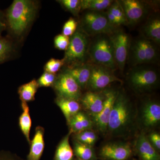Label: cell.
<instances>
[{
	"instance_id": "obj_29",
	"label": "cell",
	"mask_w": 160,
	"mask_h": 160,
	"mask_svg": "<svg viewBox=\"0 0 160 160\" xmlns=\"http://www.w3.org/2000/svg\"><path fill=\"white\" fill-rule=\"evenodd\" d=\"M131 49L132 62L134 65L147 63L146 53L138 40L132 45Z\"/></svg>"
},
{
	"instance_id": "obj_6",
	"label": "cell",
	"mask_w": 160,
	"mask_h": 160,
	"mask_svg": "<svg viewBox=\"0 0 160 160\" xmlns=\"http://www.w3.org/2000/svg\"><path fill=\"white\" fill-rule=\"evenodd\" d=\"M129 83L139 92L150 90L156 85L158 76L156 72L148 68H137L129 73Z\"/></svg>"
},
{
	"instance_id": "obj_26",
	"label": "cell",
	"mask_w": 160,
	"mask_h": 160,
	"mask_svg": "<svg viewBox=\"0 0 160 160\" xmlns=\"http://www.w3.org/2000/svg\"><path fill=\"white\" fill-rule=\"evenodd\" d=\"M14 52V45L9 38L0 36V64L11 58Z\"/></svg>"
},
{
	"instance_id": "obj_25",
	"label": "cell",
	"mask_w": 160,
	"mask_h": 160,
	"mask_svg": "<svg viewBox=\"0 0 160 160\" xmlns=\"http://www.w3.org/2000/svg\"><path fill=\"white\" fill-rule=\"evenodd\" d=\"M113 2L111 0H81V10L101 12L108 9Z\"/></svg>"
},
{
	"instance_id": "obj_2",
	"label": "cell",
	"mask_w": 160,
	"mask_h": 160,
	"mask_svg": "<svg viewBox=\"0 0 160 160\" xmlns=\"http://www.w3.org/2000/svg\"><path fill=\"white\" fill-rule=\"evenodd\" d=\"M134 116L129 99L123 92H118L109 116L107 131L116 136L126 135L131 130Z\"/></svg>"
},
{
	"instance_id": "obj_33",
	"label": "cell",
	"mask_w": 160,
	"mask_h": 160,
	"mask_svg": "<svg viewBox=\"0 0 160 160\" xmlns=\"http://www.w3.org/2000/svg\"><path fill=\"white\" fill-rule=\"evenodd\" d=\"M56 78V74L45 72L37 81L39 87H52Z\"/></svg>"
},
{
	"instance_id": "obj_24",
	"label": "cell",
	"mask_w": 160,
	"mask_h": 160,
	"mask_svg": "<svg viewBox=\"0 0 160 160\" xmlns=\"http://www.w3.org/2000/svg\"><path fill=\"white\" fill-rule=\"evenodd\" d=\"M23 112L20 116L19 119V125L21 131L26 137L27 142L30 144V131L32 125V121L29 114V109L27 103L22 102Z\"/></svg>"
},
{
	"instance_id": "obj_28",
	"label": "cell",
	"mask_w": 160,
	"mask_h": 160,
	"mask_svg": "<svg viewBox=\"0 0 160 160\" xmlns=\"http://www.w3.org/2000/svg\"><path fill=\"white\" fill-rule=\"evenodd\" d=\"M74 138L76 141L80 143L93 147L97 141L98 137L94 131L89 129L75 133Z\"/></svg>"
},
{
	"instance_id": "obj_36",
	"label": "cell",
	"mask_w": 160,
	"mask_h": 160,
	"mask_svg": "<svg viewBox=\"0 0 160 160\" xmlns=\"http://www.w3.org/2000/svg\"><path fill=\"white\" fill-rule=\"evenodd\" d=\"M148 138L149 142L157 151L160 149V135L157 132H152L149 135Z\"/></svg>"
},
{
	"instance_id": "obj_11",
	"label": "cell",
	"mask_w": 160,
	"mask_h": 160,
	"mask_svg": "<svg viewBox=\"0 0 160 160\" xmlns=\"http://www.w3.org/2000/svg\"><path fill=\"white\" fill-rule=\"evenodd\" d=\"M118 93L113 90L106 92L105 93L102 109L99 113L92 116L93 124L100 132L104 133L107 131L109 116Z\"/></svg>"
},
{
	"instance_id": "obj_10",
	"label": "cell",
	"mask_w": 160,
	"mask_h": 160,
	"mask_svg": "<svg viewBox=\"0 0 160 160\" xmlns=\"http://www.w3.org/2000/svg\"><path fill=\"white\" fill-rule=\"evenodd\" d=\"M132 149L126 143H109L102 147L99 156L104 160H127L131 156Z\"/></svg>"
},
{
	"instance_id": "obj_17",
	"label": "cell",
	"mask_w": 160,
	"mask_h": 160,
	"mask_svg": "<svg viewBox=\"0 0 160 160\" xmlns=\"http://www.w3.org/2000/svg\"><path fill=\"white\" fill-rule=\"evenodd\" d=\"M44 129L38 126L35 129L34 137L30 142V149L27 160H40L45 147Z\"/></svg>"
},
{
	"instance_id": "obj_32",
	"label": "cell",
	"mask_w": 160,
	"mask_h": 160,
	"mask_svg": "<svg viewBox=\"0 0 160 160\" xmlns=\"http://www.w3.org/2000/svg\"><path fill=\"white\" fill-rule=\"evenodd\" d=\"M65 65L64 60L51 58L46 62L44 66L45 72L56 74Z\"/></svg>"
},
{
	"instance_id": "obj_4",
	"label": "cell",
	"mask_w": 160,
	"mask_h": 160,
	"mask_svg": "<svg viewBox=\"0 0 160 160\" xmlns=\"http://www.w3.org/2000/svg\"><path fill=\"white\" fill-rule=\"evenodd\" d=\"M88 36L82 30H78L70 38L69 46L65 52L63 60L68 67L84 64L88 55Z\"/></svg>"
},
{
	"instance_id": "obj_18",
	"label": "cell",
	"mask_w": 160,
	"mask_h": 160,
	"mask_svg": "<svg viewBox=\"0 0 160 160\" xmlns=\"http://www.w3.org/2000/svg\"><path fill=\"white\" fill-rule=\"evenodd\" d=\"M69 130L72 133H78L85 130L91 129L93 123L86 114L82 112L79 111L69 120L68 122Z\"/></svg>"
},
{
	"instance_id": "obj_12",
	"label": "cell",
	"mask_w": 160,
	"mask_h": 160,
	"mask_svg": "<svg viewBox=\"0 0 160 160\" xmlns=\"http://www.w3.org/2000/svg\"><path fill=\"white\" fill-rule=\"evenodd\" d=\"M118 2L122 8L128 24H137L147 13L146 6L141 1L122 0Z\"/></svg>"
},
{
	"instance_id": "obj_34",
	"label": "cell",
	"mask_w": 160,
	"mask_h": 160,
	"mask_svg": "<svg viewBox=\"0 0 160 160\" xmlns=\"http://www.w3.org/2000/svg\"><path fill=\"white\" fill-rule=\"evenodd\" d=\"M78 26L77 22L73 18H70L64 24L62 34L68 37L72 36L77 31Z\"/></svg>"
},
{
	"instance_id": "obj_7",
	"label": "cell",
	"mask_w": 160,
	"mask_h": 160,
	"mask_svg": "<svg viewBox=\"0 0 160 160\" xmlns=\"http://www.w3.org/2000/svg\"><path fill=\"white\" fill-rule=\"evenodd\" d=\"M52 87L58 97L78 101L82 97L81 88L69 73L64 71L57 77Z\"/></svg>"
},
{
	"instance_id": "obj_3",
	"label": "cell",
	"mask_w": 160,
	"mask_h": 160,
	"mask_svg": "<svg viewBox=\"0 0 160 160\" xmlns=\"http://www.w3.org/2000/svg\"><path fill=\"white\" fill-rule=\"evenodd\" d=\"M88 55L95 64L111 69L118 68L113 46L109 35H98L89 44Z\"/></svg>"
},
{
	"instance_id": "obj_16",
	"label": "cell",
	"mask_w": 160,
	"mask_h": 160,
	"mask_svg": "<svg viewBox=\"0 0 160 160\" xmlns=\"http://www.w3.org/2000/svg\"><path fill=\"white\" fill-rule=\"evenodd\" d=\"M80 100L82 105L92 116L99 113L102 109L104 98L98 92H88L82 96Z\"/></svg>"
},
{
	"instance_id": "obj_23",
	"label": "cell",
	"mask_w": 160,
	"mask_h": 160,
	"mask_svg": "<svg viewBox=\"0 0 160 160\" xmlns=\"http://www.w3.org/2000/svg\"><path fill=\"white\" fill-rule=\"evenodd\" d=\"M38 88L37 81L35 79L20 86L18 92L22 102L27 103L34 101L35 95Z\"/></svg>"
},
{
	"instance_id": "obj_39",
	"label": "cell",
	"mask_w": 160,
	"mask_h": 160,
	"mask_svg": "<svg viewBox=\"0 0 160 160\" xmlns=\"http://www.w3.org/2000/svg\"><path fill=\"white\" fill-rule=\"evenodd\" d=\"M74 160H83L80 159L78 158H77L76 159H75Z\"/></svg>"
},
{
	"instance_id": "obj_37",
	"label": "cell",
	"mask_w": 160,
	"mask_h": 160,
	"mask_svg": "<svg viewBox=\"0 0 160 160\" xmlns=\"http://www.w3.org/2000/svg\"><path fill=\"white\" fill-rule=\"evenodd\" d=\"M0 160H24L9 152L0 151Z\"/></svg>"
},
{
	"instance_id": "obj_35",
	"label": "cell",
	"mask_w": 160,
	"mask_h": 160,
	"mask_svg": "<svg viewBox=\"0 0 160 160\" xmlns=\"http://www.w3.org/2000/svg\"><path fill=\"white\" fill-rule=\"evenodd\" d=\"M70 42V38L62 34L58 35L54 39V45L56 49L60 50H65L68 48Z\"/></svg>"
},
{
	"instance_id": "obj_9",
	"label": "cell",
	"mask_w": 160,
	"mask_h": 160,
	"mask_svg": "<svg viewBox=\"0 0 160 160\" xmlns=\"http://www.w3.org/2000/svg\"><path fill=\"white\" fill-rule=\"evenodd\" d=\"M109 35L113 46L117 66L123 71L129 52L130 44L129 36L122 31H116Z\"/></svg>"
},
{
	"instance_id": "obj_20",
	"label": "cell",
	"mask_w": 160,
	"mask_h": 160,
	"mask_svg": "<svg viewBox=\"0 0 160 160\" xmlns=\"http://www.w3.org/2000/svg\"><path fill=\"white\" fill-rule=\"evenodd\" d=\"M72 133L69 130L68 134L63 138L59 144L55 153L54 160H73L74 153L69 142Z\"/></svg>"
},
{
	"instance_id": "obj_13",
	"label": "cell",
	"mask_w": 160,
	"mask_h": 160,
	"mask_svg": "<svg viewBox=\"0 0 160 160\" xmlns=\"http://www.w3.org/2000/svg\"><path fill=\"white\" fill-rule=\"evenodd\" d=\"M141 120L143 126L147 129L157 126L160 121V104L154 101L146 102L142 108Z\"/></svg>"
},
{
	"instance_id": "obj_31",
	"label": "cell",
	"mask_w": 160,
	"mask_h": 160,
	"mask_svg": "<svg viewBox=\"0 0 160 160\" xmlns=\"http://www.w3.org/2000/svg\"><path fill=\"white\" fill-rule=\"evenodd\" d=\"M58 2L75 16L78 15L81 10V0H60Z\"/></svg>"
},
{
	"instance_id": "obj_22",
	"label": "cell",
	"mask_w": 160,
	"mask_h": 160,
	"mask_svg": "<svg viewBox=\"0 0 160 160\" xmlns=\"http://www.w3.org/2000/svg\"><path fill=\"white\" fill-rule=\"evenodd\" d=\"M73 153L77 158L83 160H97V157L92 146L85 145L75 140Z\"/></svg>"
},
{
	"instance_id": "obj_5",
	"label": "cell",
	"mask_w": 160,
	"mask_h": 160,
	"mask_svg": "<svg viewBox=\"0 0 160 160\" xmlns=\"http://www.w3.org/2000/svg\"><path fill=\"white\" fill-rule=\"evenodd\" d=\"M81 26V30L88 36L110 35L115 31V27L109 22L105 13L101 12H87L82 18Z\"/></svg>"
},
{
	"instance_id": "obj_19",
	"label": "cell",
	"mask_w": 160,
	"mask_h": 160,
	"mask_svg": "<svg viewBox=\"0 0 160 160\" xmlns=\"http://www.w3.org/2000/svg\"><path fill=\"white\" fill-rule=\"evenodd\" d=\"M55 103L62 110L67 123L75 115L80 111L81 106L78 101L58 97Z\"/></svg>"
},
{
	"instance_id": "obj_8",
	"label": "cell",
	"mask_w": 160,
	"mask_h": 160,
	"mask_svg": "<svg viewBox=\"0 0 160 160\" xmlns=\"http://www.w3.org/2000/svg\"><path fill=\"white\" fill-rule=\"evenodd\" d=\"M112 71L104 66L95 64L91 65V73L87 86L91 90L97 91L104 89L112 83L122 82Z\"/></svg>"
},
{
	"instance_id": "obj_1",
	"label": "cell",
	"mask_w": 160,
	"mask_h": 160,
	"mask_svg": "<svg viewBox=\"0 0 160 160\" xmlns=\"http://www.w3.org/2000/svg\"><path fill=\"white\" fill-rule=\"evenodd\" d=\"M38 9L37 1L14 0L4 12L6 29L13 36H22L34 20Z\"/></svg>"
},
{
	"instance_id": "obj_21",
	"label": "cell",
	"mask_w": 160,
	"mask_h": 160,
	"mask_svg": "<svg viewBox=\"0 0 160 160\" xmlns=\"http://www.w3.org/2000/svg\"><path fill=\"white\" fill-rule=\"evenodd\" d=\"M145 38L158 45L160 42V20L158 18L149 20L143 29Z\"/></svg>"
},
{
	"instance_id": "obj_15",
	"label": "cell",
	"mask_w": 160,
	"mask_h": 160,
	"mask_svg": "<svg viewBox=\"0 0 160 160\" xmlns=\"http://www.w3.org/2000/svg\"><path fill=\"white\" fill-rule=\"evenodd\" d=\"M91 65L82 64L68 67L65 70L75 80L81 89L87 87L91 73Z\"/></svg>"
},
{
	"instance_id": "obj_38",
	"label": "cell",
	"mask_w": 160,
	"mask_h": 160,
	"mask_svg": "<svg viewBox=\"0 0 160 160\" xmlns=\"http://www.w3.org/2000/svg\"><path fill=\"white\" fill-rule=\"evenodd\" d=\"M6 24L4 12L0 9V36L4 30L6 29Z\"/></svg>"
},
{
	"instance_id": "obj_30",
	"label": "cell",
	"mask_w": 160,
	"mask_h": 160,
	"mask_svg": "<svg viewBox=\"0 0 160 160\" xmlns=\"http://www.w3.org/2000/svg\"><path fill=\"white\" fill-rule=\"evenodd\" d=\"M108 11L118 20L120 25L128 24L122 8L118 2H113L108 8Z\"/></svg>"
},
{
	"instance_id": "obj_27",
	"label": "cell",
	"mask_w": 160,
	"mask_h": 160,
	"mask_svg": "<svg viewBox=\"0 0 160 160\" xmlns=\"http://www.w3.org/2000/svg\"><path fill=\"white\" fill-rule=\"evenodd\" d=\"M138 41L146 53L147 63L155 62L158 55L157 49L153 43L145 38L139 39Z\"/></svg>"
},
{
	"instance_id": "obj_14",
	"label": "cell",
	"mask_w": 160,
	"mask_h": 160,
	"mask_svg": "<svg viewBox=\"0 0 160 160\" xmlns=\"http://www.w3.org/2000/svg\"><path fill=\"white\" fill-rule=\"evenodd\" d=\"M135 150L142 160H160L158 151L143 133L139 135L135 143Z\"/></svg>"
}]
</instances>
